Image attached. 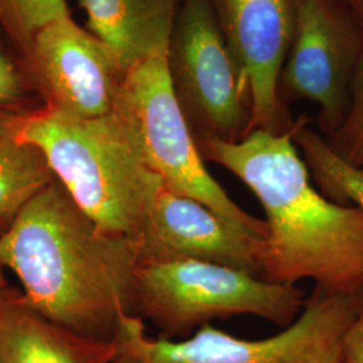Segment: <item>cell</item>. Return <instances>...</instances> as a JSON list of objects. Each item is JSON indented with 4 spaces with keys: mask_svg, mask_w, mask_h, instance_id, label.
<instances>
[{
    "mask_svg": "<svg viewBox=\"0 0 363 363\" xmlns=\"http://www.w3.org/2000/svg\"><path fill=\"white\" fill-rule=\"evenodd\" d=\"M0 262L31 310L81 335L113 340L133 313L135 241L101 230L57 178L0 235Z\"/></svg>",
    "mask_w": 363,
    "mask_h": 363,
    "instance_id": "cell-1",
    "label": "cell"
},
{
    "mask_svg": "<svg viewBox=\"0 0 363 363\" xmlns=\"http://www.w3.org/2000/svg\"><path fill=\"white\" fill-rule=\"evenodd\" d=\"M198 150L205 162L244 182L264 208V280L311 279L328 292L363 289V211L337 205L315 187L292 130H253L240 142L210 140Z\"/></svg>",
    "mask_w": 363,
    "mask_h": 363,
    "instance_id": "cell-2",
    "label": "cell"
},
{
    "mask_svg": "<svg viewBox=\"0 0 363 363\" xmlns=\"http://www.w3.org/2000/svg\"><path fill=\"white\" fill-rule=\"evenodd\" d=\"M19 133L101 230L136 241L164 186L127 116H72L52 106L19 115Z\"/></svg>",
    "mask_w": 363,
    "mask_h": 363,
    "instance_id": "cell-3",
    "label": "cell"
},
{
    "mask_svg": "<svg viewBox=\"0 0 363 363\" xmlns=\"http://www.w3.org/2000/svg\"><path fill=\"white\" fill-rule=\"evenodd\" d=\"M307 296L295 284L202 261L143 264L136 269L133 313L160 337L182 340L214 319L255 315L284 328L303 311Z\"/></svg>",
    "mask_w": 363,
    "mask_h": 363,
    "instance_id": "cell-4",
    "label": "cell"
},
{
    "mask_svg": "<svg viewBox=\"0 0 363 363\" xmlns=\"http://www.w3.org/2000/svg\"><path fill=\"white\" fill-rule=\"evenodd\" d=\"M167 67L196 145L210 140L234 143L250 133L247 73L223 37L210 0H179Z\"/></svg>",
    "mask_w": 363,
    "mask_h": 363,
    "instance_id": "cell-5",
    "label": "cell"
},
{
    "mask_svg": "<svg viewBox=\"0 0 363 363\" xmlns=\"http://www.w3.org/2000/svg\"><path fill=\"white\" fill-rule=\"evenodd\" d=\"M362 307L363 289L315 286L298 319L265 339L235 337L211 323L182 340L151 339L138 315H130V328L144 363H340L343 340Z\"/></svg>",
    "mask_w": 363,
    "mask_h": 363,
    "instance_id": "cell-6",
    "label": "cell"
},
{
    "mask_svg": "<svg viewBox=\"0 0 363 363\" xmlns=\"http://www.w3.org/2000/svg\"><path fill=\"white\" fill-rule=\"evenodd\" d=\"M117 109L138 132L145 155L167 187L201 201L249 233L267 237L265 220L240 208L206 169L172 91L167 52L156 54L127 73Z\"/></svg>",
    "mask_w": 363,
    "mask_h": 363,
    "instance_id": "cell-7",
    "label": "cell"
},
{
    "mask_svg": "<svg viewBox=\"0 0 363 363\" xmlns=\"http://www.w3.org/2000/svg\"><path fill=\"white\" fill-rule=\"evenodd\" d=\"M294 26L277 96L319 106V132L328 138L349 109L351 79L363 54V25L345 0H292Z\"/></svg>",
    "mask_w": 363,
    "mask_h": 363,
    "instance_id": "cell-8",
    "label": "cell"
},
{
    "mask_svg": "<svg viewBox=\"0 0 363 363\" xmlns=\"http://www.w3.org/2000/svg\"><path fill=\"white\" fill-rule=\"evenodd\" d=\"M262 240L164 184L135 244L139 265L202 261L261 277Z\"/></svg>",
    "mask_w": 363,
    "mask_h": 363,
    "instance_id": "cell-9",
    "label": "cell"
},
{
    "mask_svg": "<svg viewBox=\"0 0 363 363\" xmlns=\"http://www.w3.org/2000/svg\"><path fill=\"white\" fill-rule=\"evenodd\" d=\"M210 3L223 37L247 73L252 97V130L289 132L295 120L279 100L277 84L292 37V0Z\"/></svg>",
    "mask_w": 363,
    "mask_h": 363,
    "instance_id": "cell-10",
    "label": "cell"
},
{
    "mask_svg": "<svg viewBox=\"0 0 363 363\" xmlns=\"http://www.w3.org/2000/svg\"><path fill=\"white\" fill-rule=\"evenodd\" d=\"M31 43L49 106L84 118L116 111L127 73L88 30L69 16L43 27Z\"/></svg>",
    "mask_w": 363,
    "mask_h": 363,
    "instance_id": "cell-11",
    "label": "cell"
},
{
    "mask_svg": "<svg viewBox=\"0 0 363 363\" xmlns=\"http://www.w3.org/2000/svg\"><path fill=\"white\" fill-rule=\"evenodd\" d=\"M116 340L85 337L31 310L21 294L0 308V363H113Z\"/></svg>",
    "mask_w": 363,
    "mask_h": 363,
    "instance_id": "cell-12",
    "label": "cell"
},
{
    "mask_svg": "<svg viewBox=\"0 0 363 363\" xmlns=\"http://www.w3.org/2000/svg\"><path fill=\"white\" fill-rule=\"evenodd\" d=\"M88 31L116 58L124 73L167 52L179 0H79Z\"/></svg>",
    "mask_w": 363,
    "mask_h": 363,
    "instance_id": "cell-13",
    "label": "cell"
},
{
    "mask_svg": "<svg viewBox=\"0 0 363 363\" xmlns=\"http://www.w3.org/2000/svg\"><path fill=\"white\" fill-rule=\"evenodd\" d=\"M55 181L45 154L19 133V113L0 111V235Z\"/></svg>",
    "mask_w": 363,
    "mask_h": 363,
    "instance_id": "cell-14",
    "label": "cell"
},
{
    "mask_svg": "<svg viewBox=\"0 0 363 363\" xmlns=\"http://www.w3.org/2000/svg\"><path fill=\"white\" fill-rule=\"evenodd\" d=\"M292 140L307 164L315 187L337 205L355 206L363 211V167L339 157L325 136L308 125L306 116L295 121Z\"/></svg>",
    "mask_w": 363,
    "mask_h": 363,
    "instance_id": "cell-15",
    "label": "cell"
},
{
    "mask_svg": "<svg viewBox=\"0 0 363 363\" xmlns=\"http://www.w3.org/2000/svg\"><path fill=\"white\" fill-rule=\"evenodd\" d=\"M325 139L345 162L363 167V54L351 79L350 103L345 120Z\"/></svg>",
    "mask_w": 363,
    "mask_h": 363,
    "instance_id": "cell-16",
    "label": "cell"
},
{
    "mask_svg": "<svg viewBox=\"0 0 363 363\" xmlns=\"http://www.w3.org/2000/svg\"><path fill=\"white\" fill-rule=\"evenodd\" d=\"M0 10L31 40L43 27L70 16L66 0H0Z\"/></svg>",
    "mask_w": 363,
    "mask_h": 363,
    "instance_id": "cell-17",
    "label": "cell"
},
{
    "mask_svg": "<svg viewBox=\"0 0 363 363\" xmlns=\"http://www.w3.org/2000/svg\"><path fill=\"white\" fill-rule=\"evenodd\" d=\"M22 97V82L13 64L0 52V105L10 104Z\"/></svg>",
    "mask_w": 363,
    "mask_h": 363,
    "instance_id": "cell-18",
    "label": "cell"
},
{
    "mask_svg": "<svg viewBox=\"0 0 363 363\" xmlns=\"http://www.w3.org/2000/svg\"><path fill=\"white\" fill-rule=\"evenodd\" d=\"M340 363H363V307L345 337Z\"/></svg>",
    "mask_w": 363,
    "mask_h": 363,
    "instance_id": "cell-19",
    "label": "cell"
},
{
    "mask_svg": "<svg viewBox=\"0 0 363 363\" xmlns=\"http://www.w3.org/2000/svg\"><path fill=\"white\" fill-rule=\"evenodd\" d=\"M130 315L124 316L118 325L116 337H115V340L118 345V352L113 363H144L142 354L138 350L135 340L130 334Z\"/></svg>",
    "mask_w": 363,
    "mask_h": 363,
    "instance_id": "cell-20",
    "label": "cell"
},
{
    "mask_svg": "<svg viewBox=\"0 0 363 363\" xmlns=\"http://www.w3.org/2000/svg\"><path fill=\"white\" fill-rule=\"evenodd\" d=\"M3 264L0 262V308L6 304V301L13 295V291L9 288L6 279H4V273H3Z\"/></svg>",
    "mask_w": 363,
    "mask_h": 363,
    "instance_id": "cell-21",
    "label": "cell"
},
{
    "mask_svg": "<svg viewBox=\"0 0 363 363\" xmlns=\"http://www.w3.org/2000/svg\"><path fill=\"white\" fill-rule=\"evenodd\" d=\"M346 3H349L350 4L351 7L357 11L358 10V6H359V0H345Z\"/></svg>",
    "mask_w": 363,
    "mask_h": 363,
    "instance_id": "cell-22",
    "label": "cell"
},
{
    "mask_svg": "<svg viewBox=\"0 0 363 363\" xmlns=\"http://www.w3.org/2000/svg\"><path fill=\"white\" fill-rule=\"evenodd\" d=\"M357 13L359 15V18H361V22H362L363 25V0H359V6H358V10H357Z\"/></svg>",
    "mask_w": 363,
    "mask_h": 363,
    "instance_id": "cell-23",
    "label": "cell"
}]
</instances>
